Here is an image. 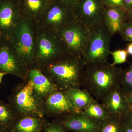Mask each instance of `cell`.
Wrapping results in <instances>:
<instances>
[{"label": "cell", "instance_id": "obj_1", "mask_svg": "<svg viewBox=\"0 0 132 132\" xmlns=\"http://www.w3.org/2000/svg\"><path fill=\"white\" fill-rule=\"evenodd\" d=\"M81 87L97 100L101 101L106 95L119 85L123 69L108 62L85 66Z\"/></svg>", "mask_w": 132, "mask_h": 132}, {"label": "cell", "instance_id": "obj_2", "mask_svg": "<svg viewBox=\"0 0 132 132\" xmlns=\"http://www.w3.org/2000/svg\"><path fill=\"white\" fill-rule=\"evenodd\" d=\"M85 67L82 57L66 53L48 66L46 75L59 90L67 91L80 88Z\"/></svg>", "mask_w": 132, "mask_h": 132}, {"label": "cell", "instance_id": "obj_3", "mask_svg": "<svg viewBox=\"0 0 132 132\" xmlns=\"http://www.w3.org/2000/svg\"><path fill=\"white\" fill-rule=\"evenodd\" d=\"M8 103L18 116L45 117L43 99L37 94L33 82L29 79L13 89L8 98Z\"/></svg>", "mask_w": 132, "mask_h": 132}, {"label": "cell", "instance_id": "obj_4", "mask_svg": "<svg viewBox=\"0 0 132 132\" xmlns=\"http://www.w3.org/2000/svg\"><path fill=\"white\" fill-rule=\"evenodd\" d=\"M92 29L75 19L59 30L66 53L82 57L85 56Z\"/></svg>", "mask_w": 132, "mask_h": 132}, {"label": "cell", "instance_id": "obj_5", "mask_svg": "<svg viewBox=\"0 0 132 132\" xmlns=\"http://www.w3.org/2000/svg\"><path fill=\"white\" fill-rule=\"evenodd\" d=\"M113 36L103 21L92 28L87 49L82 58L85 66L107 62Z\"/></svg>", "mask_w": 132, "mask_h": 132}, {"label": "cell", "instance_id": "obj_6", "mask_svg": "<svg viewBox=\"0 0 132 132\" xmlns=\"http://www.w3.org/2000/svg\"><path fill=\"white\" fill-rule=\"evenodd\" d=\"M8 39L22 64L26 67L31 65L34 59V45L29 23L24 21L17 22Z\"/></svg>", "mask_w": 132, "mask_h": 132}, {"label": "cell", "instance_id": "obj_7", "mask_svg": "<svg viewBox=\"0 0 132 132\" xmlns=\"http://www.w3.org/2000/svg\"><path fill=\"white\" fill-rule=\"evenodd\" d=\"M25 67L16 56L9 40L0 37V72L26 80L28 75L24 71Z\"/></svg>", "mask_w": 132, "mask_h": 132}, {"label": "cell", "instance_id": "obj_8", "mask_svg": "<svg viewBox=\"0 0 132 132\" xmlns=\"http://www.w3.org/2000/svg\"><path fill=\"white\" fill-rule=\"evenodd\" d=\"M54 121L67 132H98L101 122L90 118L82 111L60 116Z\"/></svg>", "mask_w": 132, "mask_h": 132}, {"label": "cell", "instance_id": "obj_9", "mask_svg": "<svg viewBox=\"0 0 132 132\" xmlns=\"http://www.w3.org/2000/svg\"><path fill=\"white\" fill-rule=\"evenodd\" d=\"M102 0H81L73 10L75 19L92 29L103 21Z\"/></svg>", "mask_w": 132, "mask_h": 132}, {"label": "cell", "instance_id": "obj_10", "mask_svg": "<svg viewBox=\"0 0 132 132\" xmlns=\"http://www.w3.org/2000/svg\"><path fill=\"white\" fill-rule=\"evenodd\" d=\"M45 116L57 117L81 112L76 107L66 91L59 90L43 99Z\"/></svg>", "mask_w": 132, "mask_h": 132}, {"label": "cell", "instance_id": "obj_11", "mask_svg": "<svg viewBox=\"0 0 132 132\" xmlns=\"http://www.w3.org/2000/svg\"><path fill=\"white\" fill-rule=\"evenodd\" d=\"M110 116L123 120L130 109L126 99V92L119 85L111 90L102 100Z\"/></svg>", "mask_w": 132, "mask_h": 132}, {"label": "cell", "instance_id": "obj_12", "mask_svg": "<svg viewBox=\"0 0 132 132\" xmlns=\"http://www.w3.org/2000/svg\"><path fill=\"white\" fill-rule=\"evenodd\" d=\"M19 4L17 0H0V37L9 38L16 23Z\"/></svg>", "mask_w": 132, "mask_h": 132}, {"label": "cell", "instance_id": "obj_13", "mask_svg": "<svg viewBox=\"0 0 132 132\" xmlns=\"http://www.w3.org/2000/svg\"><path fill=\"white\" fill-rule=\"evenodd\" d=\"M46 11L47 21L59 31L75 18L73 10L69 8L59 0H54Z\"/></svg>", "mask_w": 132, "mask_h": 132}, {"label": "cell", "instance_id": "obj_14", "mask_svg": "<svg viewBox=\"0 0 132 132\" xmlns=\"http://www.w3.org/2000/svg\"><path fill=\"white\" fill-rule=\"evenodd\" d=\"M28 79L33 82L36 92L42 99L60 90L54 82L38 68L31 69L29 71Z\"/></svg>", "mask_w": 132, "mask_h": 132}, {"label": "cell", "instance_id": "obj_15", "mask_svg": "<svg viewBox=\"0 0 132 132\" xmlns=\"http://www.w3.org/2000/svg\"><path fill=\"white\" fill-rule=\"evenodd\" d=\"M55 41L45 37L40 39L36 57L37 60L42 62L53 60L66 53L61 38Z\"/></svg>", "mask_w": 132, "mask_h": 132}, {"label": "cell", "instance_id": "obj_16", "mask_svg": "<svg viewBox=\"0 0 132 132\" xmlns=\"http://www.w3.org/2000/svg\"><path fill=\"white\" fill-rule=\"evenodd\" d=\"M127 12L122 7H105L103 21L113 36L120 32L123 24L126 21Z\"/></svg>", "mask_w": 132, "mask_h": 132}, {"label": "cell", "instance_id": "obj_17", "mask_svg": "<svg viewBox=\"0 0 132 132\" xmlns=\"http://www.w3.org/2000/svg\"><path fill=\"white\" fill-rule=\"evenodd\" d=\"M46 121L44 117L26 115L18 116L10 132H42Z\"/></svg>", "mask_w": 132, "mask_h": 132}, {"label": "cell", "instance_id": "obj_18", "mask_svg": "<svg viewBox=\"0 0 132 132\" xmlns=\"http://www.w3.org/2000/svg\"><path fill=\"white\" fill-rule=\"evenodd\" d=\"M76 107L81 111L95 100L93 96L87 90L80 88L66 91Z\"/></svg>", "mask_w": 132, "mask_h": 132}, {"label": "cell", "instance_id": "obj_19", "mask_svg": "<svg viewBox=\"0 0 132 132\" xmlns=\"http://www.w3.org/2000/svg\"><path fill=\"white\" fill-rule=\"evenodd\" d=\"M18 117L9 103L0 100V129L8 131Z\"/></svg>", "mask_w": 132, "mask_h": 132}, {"label": "cell", "instance_id": "obj_20", "mask_svg": "<svg viewBox=\"0 0 132 132\" xmlns=\"http://www.w3.org/2000/svg\"><path fill=\"white\" fill-rule=\"evenodd\" d=\"M90 118L101 122L109 118L110 116L102 104H100L96 99L90 103L82 111Z\"/></svg>", "mask_w": 132, "mask_h": 132}, {"label": "cell", "instance_id": "obj_21", "mask_svg": "<svg viewBox=\"0 0 132 132\" xmlns=\"http://www.w3.org/2000/svg\"><path fill=\"white\" fill-rule=\"evenodd\" d=\"M54 0H21L25 11L34 15L41 14L49 7Z\"/></svg>", "mask_w": 132, "mask_h": 132}, {"label": "cell", "instance_id": "obj_22", "mask_svg": "<svg viewBox=\"0 0 132 132\" xmlns=\"http://www.w3.org/2000/svg\"><path fill=\"white\" fill-rule=\"evenodd\" d=\"M122 119L110 116L101 122L98 132H122Z\"/></svg>", "mask_w": 132, "mask_h": 132}, {"label": "cell", "instance_id": "obj_23", "mask_svg": "<svg viewBox=\"0 0 132 132\" xmlns=\"http://www.w3.org/2000/svg\"><path fill=\"white\" fill-rule=\"evenodd\" d=\"M119 85L126 92H132V64L122 71Z\"/></svg>", "mask_w": 132, "mask_h": 132}, {"label": "cell", "instance_id": "obj_24", "mask_svg": "<svg viewBox=\"0 0 132 132\" xmlns=\"http://www.w3.org/2000/svg\"><path fill=\"white\" fill-rule=\"evenodd\" d=\"M113 58V62L112 64L115 65L116 64H121L127 61L128 54L126 49H120L114 52H110Z\"/></svg>", "mask_w": 132, "mask_h": 132}, {"label": "cell", "instance_id": "obj_25", "mask_svg": "<svg viewBox=\"0 0 132 132\" xmlns=\"http://www.w3.org/2000/svg\"><path fill=\"white\" fill-rule=\"evenodd\" d=\"M119 34L123 40L132 42V23L125 22Z\"/></svg>", "mask_w": 132, "mask_h": 132}, {"label": "cell", "instance_id": "obj_26", "mask_svg": "<svg viewBox=\"0 0 132 132\" xmlns=\"http://www.w3.org/2000/svg\"><path fill=\"white\" fill-rule=\"evenodd\" d=\"M43 132H67L60 125L54 121H46L43 126Z\"/></svg>", "mask_w": 132, "mask_h": 132}, {"label": "cell", "instance_id": "obj_27", "mask_svg": "<svg viewBox=\"0 0 132 132\" xmlns=\"http://www.w3.org/2000/svg\"><path fill=\"white\" fill-rule=\"evenodd\" d=\"M105 7H109L123 8L124 0H102Z\"/></svg>", "mask_w": 132, "mask_h": 132}, {"label": "cell", "instance_id": "obj_28", "mask_svg": "<svg viewBox=\"0 0 132 132\" xmlns=\"http://www.w3.org/2000/svg\"><path fill=\"white\" fill-rule=\"evenodd\" d=\"M60 2L67 6L69 8L72 10L75 8L78 5L81 0H59Z\"/></svg>", "mask_w": 132, "mask_h": 132}, {"label": "cell", "instance_id": "obj_29", "mask_svg": "<svg viewBox=\"0 0 132 132\" xmlns=\"http://www.w3.org/2000/svg\"><path fill=\"white\" fill-rule=\"evenodd\" d=\"M123 122L132 127V109H130L123 118Z\"/></svg>", "mask_w": 132, "mask_h": 132}, {"label": "cell", "instance_id": "obj_30", "mask_svg": "<svg viewBox=\"0 0 132 132\" xmlns=\"http://www.w3.org/2000/svg\"><path fill=\"white\" fill-rule=\"evenodd\" d=\"M123 8L127 12L132 9V0H124Z\"/></svg>", "mask_w": 132, "mask_h": 132}, {"label": "cell", "instance_id": "obj_31", "mask_svg": "<svg viewBox=\"0 0 132 132\" xmlns=\"http://www.w3.org/2000/svg\"><path fill=\"white\" fill-rule=\"evenodd\" d=\"M126 99L130 109H132V92H126Z\"/></svg>", "mask_w": 132, "mask_h": 132}, {"label": "cell", "instance_id": "obj_32", "mask_svg": "<svg viewBox=\"0 0 132 132\" xmlns=\"http://www.w3.org/2000/svg\"><path fill=\"white\" fill-rule=\"evenodd\" d=\"M122 132H132V127L123 122Z\"/></svg>", "mask_w": 132, "mask_h": 132}, {"label": "cell", "instance_id": "obj_33", "mask_svg": "<svg viewBox=\"0 0 132 132\" xmlns=\"http://www.w3.org/2000/svg\"><path fill=\"white\" fill-rule=\"evenodd\" d=\"M126 21L132 23V9L127 12Z\"/></svg>", "mask_w": 132, "mask_h": 132}, {"label": "cell", "instance_id": "obj_34", "mask_svg": "<svg viewBox=\"0 0 132 132\" xmlns=\"http://www.w3.org/2000/svg\"><path fill=\"white\" fill-rule=\"evenodd\" d=\"M127 53L129 55L132 56V42H129L127 45L126 48Z\"/></svg>", "mask_w": 132, "mask_h": 132}, {"label": "cell", "instance_id": "obj_35", "mask_svg": "<svg viewBox=\"0 0 132 132\" xmlns=\"http://www.w3.org/2000/svg\"><path fill=\"white\" fill-rule=\"evenodd\" d=\"M6 75L7 74L5 72H0V84H1V82L3 78L5 75Z\"/></svg>", "mask_w": 132, "mask_h": 132}, {"label": "cell", "instance_id": "obj_36", "mask_svg": "<svg viewBox=\"0 0 132 132\" xmlns=\"http://www.w3.org/2000/svg\"><path fill=\"white\" fill-rule=\"evenodd\" d=\"M0 132H5V131H3V130L0 129Z\"/></svg>", "mask_w": 132, "mask_h": 132}, {"label": "cell", "instance_id": "obj_37", "mask_svg": "<svg viewBox=\"0 0 132 132\" xmlns=\"http://www.w3.org/2000/svg\"><path fill=\"white\" fill-rule=\"evenodd\" d=\"M5 132H10L9 131H5Z\"/></svg>", "mask_w": 132, "mask_h": 132}, {"label": "cell", "instance_id": "obj_38", "mask_svg": "<svg viewBox=\"0 0 132 132\" xmlns=\"http://www.w3.org/2000/svg\"><path fill=\"white\" fill-rule=\"evenodd\" d=\"M42 132H43L42 131Z\"/></svg>", "mask_w": 132, "mask_h": 132}]
</instances>
